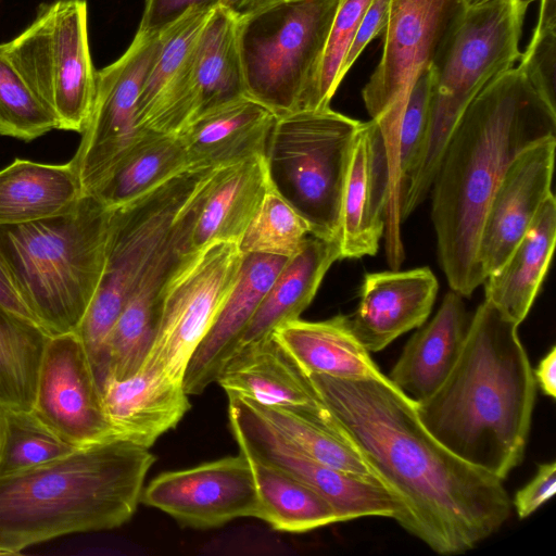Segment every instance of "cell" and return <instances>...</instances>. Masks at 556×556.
<instances>
[{
	"label": "cell",
	"instance_id": "1",
	"mask_svg": "<svg viewBox=\"0 0 556 556\" xmlns=\"http://www.w3.org/2000/svg\"><path fill=\"white\" fill-rule=\"evenodd\" d=\"M317 396L382 484L400 501V525L432 552L465 554L508 520L504 480L445 447L416 403L381 379L306 376Z\"/></svg>",
	"mask_w": 556,
	"mask_h": 556
},
{
	"label": "cell",
	"instance_id": "2",
	"mask_svg": "<svg viewBox=\"0 0 556 556\" xmlns=\"http://www.w3.org/2000/svg\"><path fill=\"white\" fill-rule=\"evenodd\" d=\"M548 137H556V111L518 66L494 77L454 128L431 185V218L440 266L462 296L484 281L478 243L498 184L522 151Z\"/></svg>",
	"mask_w": 556,
	"mask_h": 556
},
{
	"label": "cell",
	"instance_id": "3",
	"mask_svg": "<svg viewBox=\"0 0 556 556\" xmlns=\"http://www.w3.org/2000/svg\"><path fill=\"white\" fill-rule=\"evenodd\" d=\"M535 396L518 325L484 300L451 371L416 409L445 447L504 480L523 459Z\"/></svg>",
	"mask_w": 556,
	"mask_h": 556
},
{
	"label": "cell",
	"instance_id": "4",
	"mask_svg": "<svg viewBox=\"0 0 556 556\" xmlns=\"http://www.w3.org/2000/svg\"><path fill=\"white\" fill-rule=\"evenodd\" d=\"M154 462L149 448L114 437L0 476V554L121 527L135 514Z\"/></svg>",
	"mask_w": 556,
	"mask_h": 556
},
{
	"label": "cell",
	"instance_id": "5",
	"mask_svg": "<svg viewBox=\"0 0 556 556\" xmlns=\"http://www.w3.org/2000/svg\"><path fill=\"white\" fill-rule=\"evenodd\" d=\"M111 208L84 194L67 213L0 226V260L36 321L51 336L75 331L99 287Z\"/></svg>",
	"mask_w": 556,
	"mask_h": 556
},
{
	"label": "cell",
	"instance_id": "6",
	"mask_svg": "<svg viewBox=\"0 0 556 556\" xmlns=\"http://www.w3.org/2000/svg\"><path fill=\"white\" fill-rule=\"evenodd\" d=\"M528 0H486L467 8L431 66L426 138L401 186V223L430 192L444 148L469 103L520 59L519 41Z\"/></svg>",
	"mask_w": 556,
	"mask_h": 556
},
{
	"label": "cell",
	"instance_id": "7",
	"mask_svg": "<svg viewBox=\"0 0 556 556\" xmlns=\"http://www.w3.org/2000/svg\"><path fill=\"white\" fill-rule=\"evenodd\" d=\"M220 168L188 166L134 200L111 208L102 277L74 331L88 353L99 384L104 374L105 343L125 303L184 214Z\"/></svg>",
	"mask_w": 556,
	"mask_h": 556
},
{
	"label": "cell",
	"instance_id": "8",
	"mask_svg": "<svg viewBox=\"0 0 556 556\" xmlns=\"http://www.w3.org/2000/svg\"><path fill=\"white\" fill-rule=\"evenodd\" d=\"M341 0H271L237 20L245 96L276 116L321 109L324 53Z\"/></svg>",
	"mask_w": 556,
	"mask_h": 556
},
{
	"label": "cell",
	"instance_id": "9",
	"mask_svg": "<svg viewBox=\"0 0 556 556\" xmlns=\"http://www.w3.org/2000/svg\"><path fill=\"white\" fill-rule=\"evenodd\" d=\"M363 122L328 108L277 116L264 160L271 188L309 226L338 241L342 191Z\"/></svg>",
	"mask_w": 556,
	"mask_h": 556
},
{
	"label": "cell",
	"instance_id": "10",
	"mask_svg": "<svg viewBox=\"0 0 556 556\" xmlns=\"http://www.w3.org/2000/svg\"><path fill=\"white\" fill-rule=\"evenodd\" d=\"M0 56L55 116L58 129L84 131L94 102L97 77L86 0L41 4L26 29L0 43Z\"/></svg>",
	"mask_w": 556,
	"mask_h": 556
},
{
	"label": "cell",
	"instance_id": "11",
	"mask_svg": "<svg viewBox=\"0 0 556 556\" xmlns=\"http://www.w3.org/2000/svg\"><path fill=\"white\" fill-rule=\"evenodd\" d=\"M466 10L465 0H390L382 55L362 90L384 136L399 139L414 80L433 65Z\"/></svg>",
	"mask_w": 556,
	"mask_h": 556
},
{
	"label": "cell",
	"instance_id": "12",
	"mask_svg": "<svg viewBox=\"0 0 556 556\" xmlns=\"http://www.w3.org/2000/svg\"><path fill=\"white\" fill-rule=\"evenodd\" d=\"M160 49V33L138 29L127 50L97 72L92 111L70 161L84 194H92L124 157L153 134L139 128L136 109Z\"/></svg>",
	"mask_w": 556,
	"mask_h": 556
},
{
	"label": "cell",
	"instance_id": "13",
	"mask_svg": "<svg viewBox=\"0 0 556 556\" xmlns=\"http://www.w3.org/2000/svg\"><path fill=\"white\" fill-rule=\"evenodd\" d=\"M243 254L238 243L213 242L198 251L169 282L151 351L141 367L181 382L188 363L238 277Z\"/></svg>",
	"mask_w": 556,
	"mask_h": 556
},
{
	"label": "cell",
	"instance_id": "14",
	"mask_svg": "<svg viewBox=\"0 0 556 556\" xmlns=\"http://www.w3.org/2000/svg\"><path fill=\"white\" fill-rule=\"evenodd\" d=\"M228 416L240 451L304 482L336 509L340 522L362 517L404 519L400 501L380 482L324 465L309 457L265 420L247 399L228 395Z\"/></svg>",
	"mask_w": 556,
	"mask_h": 556
},
{
	"label": "cell",
	"instance_id": "15",
	"mask_svg": "<svg viewBox=\"0 0 556 556\" xmlns=\"http://www.w3.org/2000/svg\"><path fill=\"white\" fill-rule=\"evenodd\" d=\"M31 410L73 446L118 437L105 414L88 353L74 331L50 337Z\"/></svg>",
	"mask_w": 556,
	"mask_h": 556
},
{
	"label": "cell",
	"instance_id": "16",
	"mask_svg": "<svg viewBox=\"0 0 556 556\" xmlns=\"http://www.w3.org/2000/svg\"><path fill=\"white\" fill-rule=\"evenodd\" d=\"M140 502L184 526L208 529L260 515V498L248 456L240 452L195 467L156 476Z\"/></svg>",
	"mask_w": 556,
	"mask_h": 556
},
{
	"label": "cell",
	"instance_id": "17",
	"mask_svg": "<svg viewBox=\"0 0 556 556\" xmlns=\"http://www.w3.org/2000/svg\"><path fill=\"white\" fill-rule=\"evenodd\" d=\"M199 210V202L190 205L125 303L105 343L102 382L135 375L147 359L157 333L167 287L197 253L191 247V233Z\"/></svg>",
	"mask_w": 556,
	"mask_h": 556
},
{
	"label": "cell",
	"instance_id": "18",
	"mask_svg": "<svg viewBox=\"0 0 556 556\" xmlns=\"http://www.w3.org/2000/svg\"><path fill=\"white\" fill-rule=\"evenodd\" d=\"M556 137L522 151L509 165L486 208L477 251L484 279L500 268L552 192Z\"/></svg>",
	"mask_w": 556,
	"mask_h": 556
},
{
	"label": "cell",
	"instance_id": "19",
	"mask_svg": "<svg viewBox=\"0 0 556 556\" xmlns=\"http://www.w3.org/2000/svg\"><path fill=\"white\" fill-rule=\"evenodd\" d=\"M213 9L193 8L160 31V53L137 101L136 118L142 130L178 135L192 121L193 54Z\"/></svg>",
	"mask_w": 556,
	"mask_h": 556
},
{
	"label": "cell",
	"instance_id": "20",
	"mask_svg": "<svg viewBox=\"0 0 556 556\" xmlns=\"http://www.w3.org/2000/svg\"><path fill=\"white\" fill-rule=\"evenodd\" d=\"M438 290V279L429 267L368 273L358 305L349 316L352 331L370 353L379 352L425 324Z\"/></svg>",
	"mask_w": 556,
	"mask_h": 556
},
{
	"label": "cell",
	"instance_id": "21",
	"mask_svg": "<svg viewBox=\"0 0 556 556\" xmlns=\"http://www.w3.org/2000/svg\"><path fill=\"white\" fill-rule=\"evenodd\" d=\"M289 258L243 254L241 267L210 330L193 352L182 386L188 395L201 394L222 371L275 277Z\"/></svg>",
	"mask_w": 556,
	"mask_h": 556
},
{
	"label": "cell",
	"instance_id": "22",
	"mask_svg": "<svg viewBox=\"0 0 556 556\" xmlns=\"http://www.w3.org/2000/svg\"><path fill=\"white\" fill-rule=\"evenodd\" d=\"M101 394L118 437L146 448L173 429L191 406L181 382L150 367L125 379L106 378Z\"/></svg>",
	"mask_w": 556,
	"mask_h": 556
},
{
	"label": "cell",
	"instance_id": "23",
	"mask_svg": "<svg viewBox=\"0 0 556 556\" xmlns=\"http://www.w3.org/2000/svg\"><path fill=\"white\" fill-rule=\"evenodd\" d=\"M276 118L244 96L194 118L178 136L192 165L223 167L264 155Z\"/></svg>",
	"mask_w": 556,
	"mask_h": 556
},
{
	"label": "cell",
	"instance_id": "24",
	"mask_svg": "<svg viewBox=\"0 0 556 556\" xmlns=\"http://www.w3.org/2000/svg\"><path fill=\"white\" fill-rule=\"evenodd\" d=\"M216 382L227 395H239L267 407H317L306 375L270 336L239 348L226 362Z\"/></svg>",
	"mask_w": 556,
	"mask_h": 556
},
{
	"label": "cell",
	"instance_id": "25",
	"mask_svg": "<svg viewBox=\"0 0 556 556\" xmlns=\"http://www.w3.org/2000/svg\"><path fill=\"white\" fill-rule=\"evenodd\" d=\"M467 325L462 295L448 291L434 317L407 341L388 379L415 403L428 397L454 366Z\"/></svg>",
	"mask_w": 556,
	"mask_h": 556
},
{
	"label": "cell",
	"instance_id": "26",
	"mask_svg": "<svg viewBox=\"0 0 556 556\" xmlns=\"http://www.w3.org/2000/svg\"><path fill=\"white\" fill-rule=\"evenodd\" d=\"M300 370L344 379L384 378L370 352L352 331L349 316L320 321H286L271 333Z\"/></svg>",
	"mask_w": 556,
	"mask_h": 556
},
{
	"label": "cell",
	"instance_id": "27",
	"mask_svg": "<svg viewBox=\"0 0 556 556\" xmlns=\"http://www.w3.org/2000/svg\"><path fill=\"white\" fill-rule=\"evenodd\" d=\"M556 242V201L551 193L503 265L483 281L484 300L518 326L528 316Z\"/></svg>",
	"mask_w": 556,
	"mask_h": 556
},
{
	"label": "cell",
	"instance_id": "28",
	"mask_svg": "<svg viewBox=\"0 0 556 556\" xmlns=\"http://www.w3.org/2000/svg\"><path fill=\"white\" fill-rule=\"evenodd\" d=\"M270 188L264 155L224 166L197 216L193 251L218 241L238 243Z\"/></svg>",
	"mask_w": 556,
	"mask_h": 556
},
{
	"label": "cell",
	"instance_id": "29",
	"mask_svg": "<svg viewBox=\"0 0 556 556\" xmlns=\"http://www.w3.org/2000/svg\"><path fill=\"white\" fill-rule=\"evenodd\" d=\"M338 260H341L338 241L309 235L301 250L286 262L275 277L238 349L265 340L281 324L300 318L313 301L326 273Z\"/></svg>",
	"mask_w": 556,
	"mask_h": 556
},
{
	"label": "cell",
	"instance_id": "30",
	"mask_svg": "<svg viewBox=\"0 0 556 556\" xmlns=\"http://www.w3.org/2000/svg\"><path fill=\"white\" fill-rule=\"evenodd\" d=\"M83 195L70 161L45 164L15 159L0 169V226L62 215L73 210Z\"/></svg>",
	"mask_w": 556,
	"mask_h": 556
},
{
	"label": "cell",
	"instance_id": "31",
	"mask_svg": "<svg viewBox=\"0 0 556 556\" xmlns=\"http://www.w3.org/2000/svg\"><path fill=\"white\" fill-rule=\"evenodd\" d=\"M236 26L237 18L216 5L198 38L192 61V121L245 96Z\"/></svg>",
	"mask_w": 556,
	"mask_h": 556
},
{
	"label": "cell",
	"instance_id": "32",
	"mask_svg": "<svg viewBox=\"0 0 556 556\" xmlns=\"http://www.w3.org/2000/svg\"><path fill=\"white\" fill-rule=\"evenodd\" d=\"M250 403L280 434L309 457L382 484L324 403L317 407H267Z\"/></svg>",
	"mask_w": 556,
	"mask_h": 556
},
{
	"label": "cell",
	"instance_id": "33",
	"mask_svg": "<svg viewBox=\"0 0 556 556\" xmlns=\"http://www.w3.org/2000/svg\"><path fill=\"white\" fill-rule=\"evenodd\" d=\"M248 458L260 498L258 519L277 531L291 533L340 522L332 505L314 489L274 465Z\"/></svg>",
	"mask_w": 556,
	"mask_h": 556
},
{
	"label": "cell",
	"instance_id": "34",
	"mask_svg": "<svg viewBox=\"0 0 556 556\" xmlns=\"http://www.w3.org/2000/svg\"><path fill=\"white\" fill-rule=\"evenodd\" d=\"M178 135L151 134L92 193L108 208L123 205L191 166Z\"/></svg>",
	"mask_w": 556,
	"mask_h": 556
},
{
	"label": "cell",
	"instance_id": "35",
	"mask_svg": "<svg viewBox=\"0 0 556 556\" xmlns=\"http://www.w3.org/2000/svg\"><path fill=\"white\" fill-rule=\"evenodd\" d=\"M50 337L38 323L0 305V407L33 409Z\"/></svg>",
	"mask_w": 556,
	"mask_h": 556
},
{
	"label": "cell",
	"instance_id": "36",
	"mask_svg": "<svg viewBox=\"0 0 556 556\" xmlns=\"http://www.w3.org/2000/svg\"><path fill=\"white\" fill-rule=\"evenodd\" d=\"M365 122L355 138L342 191L338 243L341 258L375 255L384 223L371 210Z\"/></svg>",
	"mask_w": 556,
	"mask_h": 556
},
{
	"label": "cell",
	"instance_id": "37",
	"mask_svg": "<svg viewBox=\"0 0 556 556\" xmlns=\"http://www.w3.org/2000/svg\"><path fill=\"white\" fill-rule=\"evenodd\" d=\"M75 447L49 429L33 410L0 407V476L22 471Z\"/></svg>",
	"mask_w": 556,
	"mask_h": 556
},
{
	"label": "cell",
	"instance_id": "38",
	"mask_svg": "<svg viewBox=\"0 0 556 556\" xmlns=\"http://www.w3.org/2000/svg\"><path fill=\"white\" fill-rule=\"evenodd\" d=\"M311 235L309 226L273 188L238 242L242 254L290 258Z\"/></svg>",
	"mask_w": 556,
	"mask_h": 556
},
{
	"label": "cell",
	"instance_id": "39",
	"mask_svg": "<svg viewBox=\"0 0 556 556\" xmlns=\"http://www.w3.org/2000/svg\"><path fill=\"white\" fill-rule=\"evenodd\" d=\"M53 129L55 116L0 56V136L29 142Z\"/></svg>",
	"mask_w": 556,
	"mask_h": 556
},
{
	"label": "cell",
	"instance_id": "40",
	"mask_svg": "<svg viewBox=\"0 0 556 556\" xmlns=\"http://www.w3.org/2000/svg\"><path fill=\"white\" fill-rule=\"evenodd\" d=\"M371 0H341L328 36L319 81V106L328 108L340 84L338 74Z\"/></svg>",
	"mask_w": 556,
	"mask_h": 556
},
{
	"label": "cell",
	"instance_id": "41",
	"mask_svg": "<svg viewBox=\"0 0 556 556\" xmlns=\"http://www.w3.org/2000/svg\"><path fill=\"white\" fill-rule=\"evenodd\" d=\"M430 93L431 67L424 70L414 80L402 115L399 132L402 181L416 164L422 149L428 127Z\"/></svg>",
	"mask_w": 556,
	"mask_h": 556
},
{
	"label": "cell",
	"instance_id": "42",
	"mask_svg": "<svg viewBox=\"0 0 556 556\" xmlns=\"http://www.w3.org/2000/svg\"><path fill=\"white\" fill-rule=\"evenodd\" d=\"M518 67L541 98L556 111V27L535 26Z\"/></svg>",
	"mask_w": 556,
	"mask_h": 556
},
{
	"label": "cell",
	"instance_id": "43",
	"mask_svg": "<svg viewBox=\"0 0 556 556\" xmlns=\"http://www.w3.org/2000/svg\"><path fill=\"white\" fill-rule=\"evenodd\" d=\"M556 492V463H543L538 466L533 478L519 489L511 505L519 519H525L543 506Z\"/></svg>",
	"mask_w": 556,
	"mask_h": 556
},
{
	"label": "cell",
	"instance_id": "44",
	"mask_svg": "<svg viewBox=\"0 0 556 556\" xmlns=\"http://www.w3.org/2000/svg\"><path fill=\"white\" fill-rule=\"evenodd\" d=\"M389 3L390 0H371L339 70V84H341L366 46L384 30L388 22Z\"/></svg>",
	"mask_w": 556,
	"mask_h": 556
},
{
	"label": "cell",
	"instance_id": "45",
	"mask_svg": "<svg viewBox=\"0 0 556 556\" xmlns=\"http://www.w3.org/2000/svg\"><path fill=\"white\" fill-rule=\"evenodd\" d=\"M218 0H144L139 30L160 33L193 8H215Z\"/></svg>",
	"mask_w": 556,
	"mask_h": 556
},
{
	"label": "cell",
	"instance_id": "46",
	"mask_svg": "<svg viewBox=\"0 0 556 556\" xmlns=\"http://www.w3.org/2000/svg\"><path fill=\"white\" fill-rule=\"evenodd\" d=\"M533 376L536 386L540 387L544 395L552 399L556 397V346L551 350L539 362Z\"/></svg>",
	"mask_w": 556,
	"mask_h": 556
},
{
	"label": "cell",
	"instance_id": "47",
	"mask_svg": "<svg viewBox=\"0 0 556 556\" xmlns=\"http://www.w3.org/2000/svg\"><path fill=\"white\" fill-rule=\"evenodd\" d=\"M0 305L7 309L36 321L14 288L10 276L0 260ZM37 323V321H36Z\"/></svg>",
	"mask_w": 556,
	"mask_h": 556
},
{
	"label": "cell",
	"instance_id": "48",
	"mask_svg": "<svg viewBox=\"0 0 556 556\" xmlns=\"http://www.w3.org/2000/svg\"><path fill=\"white\" fill-rule=\"evenodd\" d=\"M270 1L271 0H218V7L238 20L255 12Z\"/></svg>",
	"mask_w": 556,
	"mask_h": 556
},
{
	"label": "cell",
	"instance_id": "49",
	"mask_svg": "<svg viewBox=\"0 0 556 556\" xmlns=\"http://www.w3.org/2000/svg\"><path fill=\"white\" fill-rule=\"evenodd\" d=\"M536 26L556 27V0H541Z\"/></svg>",
	"mask_w": 556,
	"mask_h": 556
},
{
	"label": "cell",
	"instance_id": "50",
	"mask_svg": "<svg viewBox=\"0 0 556 556\" xmlns=\"http://www.w3.org/2000/svg\"><path fill=\"white\" fill-rule=\"evenodd\" d=\"M484 1H486V0H465V3L467 5V8H469V7H473V5H477L479 3H482Z\"/></svg>",
	"mask_w": 556,
	"mask_h": 556
}]
</instances>
